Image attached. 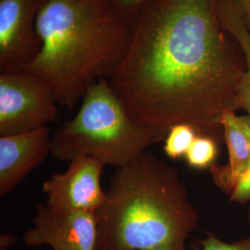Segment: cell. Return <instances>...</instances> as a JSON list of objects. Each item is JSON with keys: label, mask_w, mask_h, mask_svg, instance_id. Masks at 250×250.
Returning <instances> with one entry per match:
<instances>
[{"label": "cell", "mask_w": 250, "mask_h": 250, "mask_svg": "<svg viewBox=\"0 0 250 250\" xmlns=\"http://www.w3.org/2000/svg\"><path fill=\"white\" fill-rule=\"evenodd\" d=\"M51 141V155L58 161L89 157L117 168L159 142L130 116L107 79L87 90L75 116L54 132Z\"/></svg>", "instance_id": "277c9868"}, {"label": "cell", "mask_w": 250, "mask_h": 250, "mask_svg": "<svg viewBox=\"0 0 250 250\" xmlns=\"http://www.w3.org/2000/svg\"><path fill=\"white\" fill-rule=\"evenodd\" d=\"M240 119L250 137V116L243 115ZM229 200L238 204H245L250 201V169L238 181L232 194L229 196Z\"/></svg>", "instance_id": "2e32d148"}, {"label": "cell", "mask_w": 250, "mask_h": 250, "mask_svg": "<svg viewBox=\"0 0 250 250\" xmlns=\"http://www.w3.org/2000/svg\"><path fill=\"white\" fill-rule=\"evenodd\" d=\"M218 140L209 135L197 134L185 159L188 166L196 170L209 169L216 163L219 154Z\"/></svg>", "instance_id": "7c38bea8"}, {"label": "cell", "mask_w": 250, "mask_h": 250, "mask_svg": "<svg viewBox=\"0 0 250 250\" xmlns=\"http://www.w3.org/2000/svg\"><path fill=\"white\" fill-rule=\"evenodd\" d=\"M197 250H250V237L229 243L219 238L214 232H209L199 241Z\"/></svg>", "instance_id": "5bb4252c"}, {"label": "cell", "mask_w": 250, "mask_h": 250, "mask_svg": "<svg viewBox=\"0 0 250 250\" xmlns=\"http://www.w3.org/2000/svg\"><path fill=\"white\" fill-rule=\"evenodd\" d=\"M17 242V237L10 233H4L0 237V249L1 250H9Z\"/></svg>", "instance_id": "ac0fdd59"}, {"label": "cell", "mask_w": 250, "mask_h": 250, "mask_svg": "<svg viewBox=\"0 0 250 250\" xmlns=\"http://www.w3.org/2000/svg\"><path fill=\"white\" fill-rule=\"evenodd\" d=\"M33 226L23 234L29 247L48 246L52 250H97V214L62 211L46 204L36 206Z\"/></svg>", "instance_id": "ba28073f"}, {"label": "cell", "mask_w": 250, "mask_h": 250, "mask_svg": "<svg viewBox=\"0 0 250 250\" xmlns=\"http://www.w3.org/2000/svg\"><path fill=\"white\" fill-rule=\"evenodd\" d=\"M52 135L47 127L25 134L0 136V196L12 192L51 154Z\"/></svg>", "instance_id": "9c48e42d"}, {"label": "cell", "mask_w": 250, "mask_h": 250, "mask_svg": "<svg viewBox=\"0 0 250 250\" xmlns=\"http://www.w3.org/2000/svg\"><path fill=\"white\" fill-rule=\"evenodd\" d=\"M247 218H248V223L250 224V208H249V210H248V215H247Z\"/></svg>", "instance_id": "d6986e66"}, {"label": "cell", "mask_w": 250, "mask_h": 250, "mask_svg": "<svg viewBox=\"0 0 250 250\" xmlns=\"http://www.w3.org/2000/svg\"><path fill=\"white\" fill-rule=\"evenodd\" d=\"M62 173H56L43 184L46 205L62 211H85L96 213L106 200L101 187L102 162L78 157L70 161Z\"/></svg>", "instance_id": "8992f818"}, {"label": "cell", "mask_w": 250, "mask_h": 250, "mask_svg": "<svg viewBox=\"0 0 250 250\" xmlns=\"http://www.w3.org/2000/svg\"><path fill=\"white\" fill-rule=\"evenodd\" d=\"M221 124L229 161L226 165L215 163L209 168V173L215 186L230 196L238 181L250 169V137L235 112L225 113Z\"/></svg>", "instance_id": "30bf717a"}, {"label": "cell", "mask_w": 250, "mask_h": 250, "mask_svg": "<svg viewBox=\"0 0 250 250\" xmlns=\"http://www.w3.org/2000/svg\"><path fill=\"white\" fill-rule=\"evenodd\" d=\"M51 90L29 72L0 73V136L33 132L58 121Z\"/></svg>", "instance_id": "5b68a950"}, {"label": "cell", "mask_w": 250, "mask_h": 250, "mask_svg": "<svg viewBox=\"0 0 250 250\" xmlns=\"http://www.w3.org/2000/svg\"><path fill=\"white\" fill-rule=\"evenodd\" d=\"M36 27L40 48L24 71L69 109L93 84L111 77L133 32L107 0H42Z\"/></svg>", "instance_id": "7a4b0ae2"}, {"label": "cell", "mask_w": 250, "mask_h": 250, "mask_svg": "<svg viewBox=\"0 0 250 250\" xmlns=\"http://www.w3.org/2000/svg\"><path fill=\"white\" fill-rule=\"evenodd\" d=\"M198 220L177 170L145 152L111 177L97 212V250H188Z\"/></svg>", "instance_id": "3957f363"}, {"label": "cell", "mask_w": 250, "mask_h": 250, "mask_svg": "<svg viewBox=\"0 0 250 250\" xmlns=\"http://www.w3.org/2000/svg\"><path fill=\"white\" fill-rule=\"evenodd\" d=\"M198 132L191 125L181 124L172 126L164 138L163 150L171 160L185 158Z\"/></svg>", "instance_id": "4fadbf2b"}, {"label": "cell", "mask_w": 250, "mask_h": 250, "mask_svg": "<svg viewBox=\"0 0 250 250\" xmlns=\"http://www.w3.org/2000/svg\"><path fill=\"white\" fill-rule=\"evenodd\" d=\"M42 0H0V73L24 71L40 48L36 21Z\"/></svg>", "instance_id": "52a82bcc"}, {"label": "cell", "mask_w": 250, "mask_h": 250, "mask_svg": "<svg viewBox=\"0 0 250 250\" xmlns=\"http://www.w3.org/2000/svg\"><path fill=\"white\" fill-rule=\"evenodd\" d=\"M219 15L224 26L240 47L246 63L238 98V109L250 116V31L230 0H218Z\"/></svg>", "instance_id": "8fae6325"}, {"label": "cell", "mask_w": 250, "mask_h": 250, "mask_svg": "<svg viewBox=\"0 0 250 250\" xmlns=\"http://www.w3.org/2000/svg\"><path fill=\"white\" fill-rule=\"evenodd\" d=\"M250 31V0H230Z\"/></svg>", "instance_id": "e0dca14e"}, {"label": "cell", "mask_w": 250, "mask_h": 250, "mask_svg": "<svg viewBox=\"0 0 250 250\" xmlns=\"http://www.w3.org/2000/svg\"><path fill=\"white\" fill-rule=\"evenodd\" d=\"M218 0H152L134 21L111 88L160 142L172 126L224 138L222 118L238 110L246 70L228 45Z\"/></svg>", "instance_id": "6da1fadb"}, {"label": "cell", "mask_w": 250, "mask_h": 250, "mask_svg": "<svg viewBox=\"0 0 250 250\" xmlns=\"http://www.w3.org/2000/svg\"><path fill=\"white\" fill-rule=\"evenodd\" d=\"M108 3L116 9L118 13L134 25V21L140 13L152 0H107Z\"/></svg>", "instance_id": "9a60e30c"}]
</instances>
